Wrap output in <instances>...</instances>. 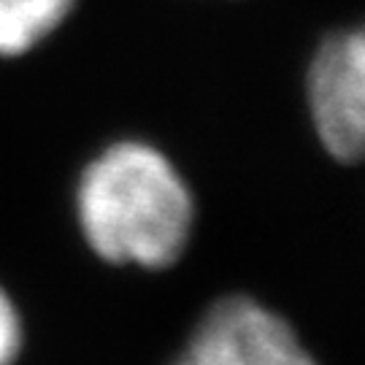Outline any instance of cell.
<instances>
[{
    "label": "cell",
    "mask_w": 365,
    "mask_h": 365,
    "mask_svg": "<svg viewBox=\"0 0 365 365\" xmlns=\"http://www.w3.org/2000/svg\"><path fill=\"white\" fill-rule=\"evenodd\" d=\"M76 211L95 255L138 268L173 265L195 222L179 170L141 141H119L92 160L78 182Z\"/></svg>",
    "instance_id": "6da1fadb"
},
{
    "label": "cell",
    "mask_w": 365,
    "mask_h": 365,
    "mask_svg": "<svg viewBox=\"0 0 365 365\" xmlns=\"http://www.w3.org/2000/svg\"><path fill=\"white\" fill-rule=\"evenodd\" d=\"M173 365H317L295 330L252 298H222Z\"/></svg>",
    "instance_id": "7a4b0ae2"
},
{
    "label": "cell",
    "mask_w": 365,
    "mask_h": 365,
    "mask_svg": "<svg viewBox=\"0 0 365 365\" xmlns=\"http://www.w3.org/2000/svg\"><path fill=\"white\" fill-rule=\"evenodd\" d=\"M309 108L319 141L352 163L365 141V41L360 30L327 38L309 68Z\"/></svg>",
    "instance_id": "3957f363"
},
{
    "label": "cell",
    "mask_w": 365,
    "mask_h": 365,
    "mask_svg": "<svg viewBox=\"0 0 365 365\" xmlns=\"http://www.w3.org/2000/svg\"><path fill=\"white\" fill-rule=\"evenodd\" d=\"M73 0H0V57L33 49L63 25Z\"/></svg>",
    "instance_id": "277c9868"
},
{
    "label": "cell",
    "mask_w": 365,
    "mask_h": 365,
    "mask_svg": "<svg viewBox=\"0 0 365 365\" xmlns=\"http://www.w3.org/2000/svg\"><path fill=\"white\" fill-rule=\"evenodd\" d=\"M22 352V319L19 312L0 287V365H11Z\"/></svg>",
    "instance_id": "5b68a950"
}]
</instances>
